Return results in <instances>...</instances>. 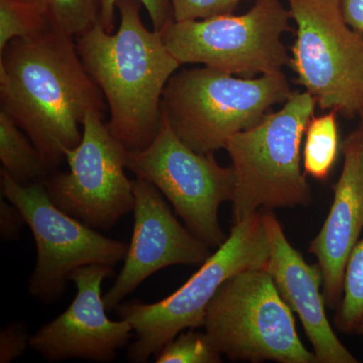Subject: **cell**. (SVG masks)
I'll list each match as a JSON object with an SVG mask.
<instances>
[{"label":"cell","mask_w":363,"mask_h":363,"mask_svg":"<svg viewBox=\"0 0 363 363\" xmlns=\"http://www.w3.org/2000/svg\"><path fill=\"white\" fill-rule=\"evenodd\" d=\"M104 117L86 114L82 140L65 150L69 171L50 174L43 182L57 207L98 231L111 230L135 207L133 181L124 172L126 150Z\"/></svg>","instance_id":"cell-11"},{"label":"cell","mask_w":363,"mask_h":363,"mask_svg":"<svg viewBox=\"0 0 363 363\" xmlns=\"http://www.w3.org/2000/svg\"><path fill=\"white\" fill-rule=\"evenodd\" d=\"M203 327L219 352L233 362L318 363L266 269L227 279L208 305Z\"/></svg>","instance_id":"cell-6"},{"label":"cell","mask_w":363,"mask_h":363,"mask_svg":"<svg viewBox=\"0 0 363 363\" xmlns=\"http://www.w3.org/2000/svg\"><path fill=\"white\" fill-rule=\"evenodd\" d=\"M296 26L290 65L322 111H363V35L344 20L341 0H286Z\"/></svg>","instance_id":"cell-8"},{"label":"cell","mask_w":363,"mask_h":363,"mask_svg":"<svg viewBox=\"0 0 363 363\" xmlns=\"http://www.w3.org/2000/svg\"><path fill=\"white\" fill-rule=\"evenodd\" d=\"M100 0H48L50 23L69 37H79L99 20Z\"/></svg>","instance_id":"cell-20"},{"label":"cell","mask_w":363,"mask_h":363,"mask_svg":"<svg viewBox=\"0 0 363 363\" xmlns=\"http://www.w3.org/2000/svg\"><path fill=\"white\" fill-rule=\"evenodd\" d=\"M18 1L35 7L43 13L48 14V0H18Z\"/></svg>","instance_id":"cell-27"},{"label":"cell","mask_w":363,"mask_h":363,"mask_svg":"<svg viewBox=\"0 0 363 363\" xmlns=\"http://www.w3.org/2000/svg\"><path fill=\"white\" fill-rule=\"evenodd\" d=\"M30 336L23 322L4 327L0 331V362L9 363L21 357L30 346Z\"/></svg>","instance_id":"cell-24"},{"label":"cell","mask_w":363,"mask_h":363,"mask_svg":"<svg viewBox=\"0 0 363 363\" xmlns=\"http://www.w3.org/2000/svg\"><path fill=\"white\" fill-rule=\"evenodd\" d=\"M242 0H171L172 18L176 21L207 20L231 14Z\"/></svg>","instance_id":"cell-22"},{"label":"cell","mask_w":363,"mask_h":363,"mask_svg":"<svg viewBox=\"0 0 363 363\" xmlns=\"http://www.w3.org/2000/svg\"><path fill=\"white\" fill-rule=\"evenodd\" d=\"M133 238L123 267L104 296L107 311L116 310L143 281L164 267L201 266L211 255L210 247L177 220L164 195L150 182L133 181Z\"/></svg>","instance_id":"cell-12"},{"label":"cell","mask_w":363,"mask_h":363,"mask_svg":"<svg viewBox=\"0 0 363 363\" xmlns=\"http://www.w3.org/2000/svg\"><path fill=\"white\" fill-rule=\"evenodd\" d=\"M6 111H0V161L2 168L23 186L43 183L52 168L30 138Z\"/></svg>","instance_id":"cell-16"},{"label":"cell","mask_w":363,"mask_h":363,"mask_svg":"<svg viewBox=\"0 0 363 363\" xmlns=\"http://www.w3.org/2000/svg\"><path fill=\"white\" fill-rule=\"evenodd\" d=\"M338 112L313 116L306 128L303 161L306 176L326 181L337 161L341 149L337 124Z\"/></svg>","instance_id":"cell-17"},{"label":"cell","mask_w":363,"mask_h":363,"mask_svg":"<svg viewBox=\"0 0 363 363\" xmlns=\"http://www.w3.org/2000/svg\"><path fill=\"white\" fill-rule=\"evenodd\" d=\"M25 218L16 205L1 195L0 199V238L4 241L18 240Z\"/></svg>","instance_id":"cell-25"},{"label":"cell","mask_w":363,"mask_h":363,"mask_svg":"<svg viewBox=\"0 0 363 363\" xmlns=\"http://www.w3.org/2000/svg\"><path fill=\"white\" fill-rule=\"evenodd\" d=\"M0 59V99L52 169L82 140L89 111L104 116L106 101L86 71L73 38L52 25L9 43Z\"/></svg>","instance_id":"cell-1"},{"label":"cell","mask_w":363,"mask_h":363,"mask_svg":"<svg viewBox=\"0 0 363 363\" xmlns=\"http://www.w3.org/2000/svg\"><path fill=\"white\" fill-rule=\"evenodd\" d=\"M363 317V238L351 253L345 278L343 295L336 308L334 325L339 331L353 333Z\"/></svg>","instance_id":"cell-18"},{"label":"cell","mask_w":363,"mask_h":363,"mask_svg":"<svg viewBox=\"0 0 363 363\" xmlns=\"http://www.w3.org/2000/svg\"><path fill=\"white\" fill-rule=\"evenodd\" d=\"M317 101L307 91L291 93L279 111L227 143L234 174V221L260 210L309 206L311 187L301 168V145Z\"/></svg>","instance_id":"cell-4"},{"label":"cell","mask_w":363,"mask_h":363,"mask_svg":"<svg viewBox=\"0 0 363 363\" xmlns=\"http://www.w3.org/2000/svg\"><path fill=\"white\" fill-rule=\"evenodd\" d=\"M267 262L269 242L259 211L235 222L226 240L176 292L152 304L130 301L117 306L119 319L130 322L135 334L128 360L147 362L182 331L203 327L208 305L227 279L247 269H266Z\"/></svg>","instance_id":"cell-5"},{"label":"cell","mask_w":363,"mask_h":363,"mask_svg":"<svg viewBox=\"0 0 363 363\" xmlns=\"http://www.w3.org/2000/svg\"><path fill=\"white\" fill-rule=\"evenodd\" d=\"M291 13L279 0H257L241 16L171 21L161 30L169 52L181 64L202 65L231 75L253 78L277 73L290 64L284 33Z\"/></svg>","instance_id":"cell-7"},{"label":"cell","mask_w":363,"mask_h":363,"mask_svg":"<svg viewBox=\"0 0 363 363\" xmlns=\"http://www.w3.org/2000/svg\"><path fill=\"white\" fill-rule=\"evenodd\" d=\"M344 20L363 35V0H341Z\"/></svg>","instance_id":"cell-26"},{"label":"cell","mask_w":363,"mask_h":363,"mask_svg":"<svg viewBox=\"0 0 363 363\" xmlns=\"http://www.w3.org/2000/svg\"><path fill=\"white\" fill-rule=\"evenodd\" d=\"M125 167L166 197L196 238L216 248L226 240L218 210L222 203L233 200V166H220L213 152L200 154L188 147L164 114L150 145L136 152L125 150Z\"/></svg>","instance_id":"cell-9"},{"label":"cell","mask_w":363,"mask_h":363,"mask_svg":"<svg viewBox=\"0 0 363 363\" xmlns=\"http://www.w3.org/2000/svg\"><path fill=\"white\" fill-rule=\"evenodd\" d=\"M113 276V267L87 266L76 269L70 281L75 298L56 319L30 336V347L50 362L82 359L108 363L125 347L133 333L130 322L107 316L102 283Z\"/></svg>","instance_id":"cell-13"},{"label":"cell","mask_w":363,"mask_h":363,"mask_svg":"<svg viewBox=\"0 0 363 363\" xmlns=\"http://www.w3.org/2000/svg\"><path fill=\"white\" fill-rule=\"evenodd\" d=\"M341 150L343 168L333 186L330 211L309 247L323 274L325 301L332 309L342 298L346 267L363 230V143L357 128Z\"/></svg>","instance_id":"cell-15"},{"label":"cell","mask_w":363,"mask_h":363,"mask_svg":"<svg viewBox=\"0 0 363 363\" xmlns=\"http://www.w3.org/2000/svg\"><path fill=\"white\" fill-rule=\"evenodd\" d=\"M51 26L49 16L18 0H0V52L9 42L33 37Z\"/></svg>","instance_id":"cell-19"},{"label":"cell","mask_w":363,"mask_h":363,"mask_svg":"<svg viewBox=\"0 0 363 363\" xmlns=\"http://www.w3.org/2000/svg\"><path fill=\"white\" fill-rule=\"evenodd\" d=\"M260 211L269 242L266 269L281 298L300 319L318 363H357V358L341 342L327 317L323 274L319 264H308L291 245L274 210Z\"/></svg>","instance_id":"cell-14"},{"label":"cell","mask_w":363,"mask_h":363,"mask_svg":"<svg viewBox=\"0 0 363 363\" xmlns=\"http://www.w3.org/2000/svg\"><path fill=\"white\" fill-rule=\"evenodd\" d=\"M221 357L205 332L191 329L169 341L155 358L157 363H219Z\"/></svg>","instance_id":"cell-21"},{"label":"cell","mask_w":363,"mask_h":363,"mask_svg":"<svg viewBox=\"0 0 363 363\" xmlns=\"http://www.w3.org/2000/svg\"><path fill=\"white\" fill-rule=\"evenodd\" d=\"M121 23L107 33L99 21L78 37L77 51L101 90L111 113L112 135L130 152L145 149L161 123L162 92L182 65L161 32L150 30L136 0H118Z\"/></svg>","instance_id":"cell-2"},{"label":"cell","mask_w":363,"mask_h":363,"mask_svg":"<svg viewBox=\"0 0 363 363\" xmlns=\"http://www.w3.org/2000/svg\"><path fill=\"white\" fill-rule=\"evenodd\" d=\"M292 92L281 71L235 78L204 66L172 76L162 92L161 111L182 142L209 154L225 149L233 135L257 125Z\"/></svg>","instance_id":"cell-3"},{"label":"cell","mask_w":363,"mask_h":363,"mask_svg":"<svg viewBox=\"0 0 363 363\" xmlns=\"http://www.w3.org/2000/svg\"><path fill=\"white\" fill-rule=\"evenodd\" d=\"M118 0H100L99 23L107 33H113L114 9ZM147 9L154 30L161 32L172 20L171 0H138Z\"/></svg>","instance_id":"cell-23"},{"label":"cell","mask_w":363,"mask_h":363,"mask_svg":"<svg viewBox=\"0 0 363 363\" xmlns=\"http://www.w3.org/2000/svg\"><path fill=\"white\" fill-rule=\"evenodd\" d=\"M353 333L357 334L358 336H360V337L363 339V317L362 319L358 322V324L357 325V327H355L354 332H353Z\"/></svg>","instance_id":"cell-28"},{"label":"cell","mask_w":363,"mask_h":363,"mask_svg":"<svg viewBox=\"0 0 363 363\" xmlns=\"http://www.w3.org/2000/svg\"><path fill=\"white\" fill-rule=\"evenodd\" d=\"M1 195L20 209L32 230L37 264L28 292L44 304L63 296L76 269L96 264L114 267L125 257L128 243L106 238L62 211L43 183L20 185L1 169Z\"/></svg>","instance_id":"cell-10"},{"label":"cell","mask_w":363,"mask_h":363,"mask_svg":"<svg viewBox=\"0 0 363 363\" xmlns=\"http://www.w3.org/2000/svg\"><path fill=\"white\" fill-rule=\"evenodd\" d=\"M359 125H358L357 130H359L360 135H362V143H363V111L359 113Z\"/></svg>","instance_id":"cell-29"}]
</instances>
